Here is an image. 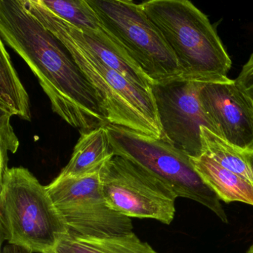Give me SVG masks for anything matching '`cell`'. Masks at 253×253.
<instances>
[{"instance_id":"6da1fadb","label":"cell","mask_w":253,"mask_h":253,"mask_svg":"<svg viewBox=\"0 0 253 253\" xmlns=\"http://www.w3.org/2000/svg\"><path fill=\"white\" fill-rule=\"evenodd\" d=\"M0 38L30 68L54 113L87 132L109 125L97 92L65 45L25 5L0 0Z\"/></svg>"},{"instance_id":"7a4b0ae2","label":"cell","mask_w":253,"mask_h":253,"mask_svg":"<svg viewBox=\"0 0 253 253\" xmlns=\"http://www.w3.org/2000/svg\"><path fill=\"white\" fill-rule=\"evenodd\" d=\"M25 5L63 45L100 98L108 123L164 140L153 91L140 88L106 66L87 46L78 29L45 8L40 0Z\"/></svg>"},{"instance_id":"3957f363","label":"cell","mask_w":253,"mask_h":253,"mask_svg":"<svg viewBox=\"0 0 253 253\" xmlns=\"http://www.w3.org/2000/svg\"><path fill=\"white\" fill-rule=\"evenodd\" d=\"M177 58L183 78L225 82L232 61L208 17L188 0H149L140 3Z\"/></svg>"},{"instance_id":"277c9868","label":"cell","mask_w":253,"mask_h":253,"mask_svg":"<svg viewBox=\"0 0 253 253\" xmlns=\"http://www.w3.org/2000/svg\"><path fill=\"white\" fill-rule=\"evenodd\" d=\"M69 232L46 186L24 167L0 175V241L32 253L51 251Z\"/></svg>"},{"instance_id":"5b68a950","label":"cell","mask_w":253,"mask_h":253,"mask_svg":"<svg viewBox=\"0 0 253 253\" xmlns=\"http://www.w3.org/2000/svg\"><path fill=\"white\" fill-rule=\"evenodd\" d=\"M106 127L115 155L129 160L152 173L177 198L196 201L228 223L220 200L200 177L190 157L164 140L120 126L109 124Z\"/></svg>"},{"instance_id":"8992f818","label":"cell","mask_w":253,"mask_h":253,"mask_svg":"<svg viewBox=\"0 0 253 253\" xmlns=\"http://www.w3.org/2000/svg\"><path fill=\"white\" fill-rule=\"evenodd\" d=\"M105 29L154 84L183 78L172 50L141 5L131 0H87Z\"/></svg>"},{"instance_id":"52a82bcc","label":"cell","mask_w":253,"mask_h":253,"mask_svg":"<svg viewBox=\"0 0 253 253\" xmlns=\"http://www.w3.org/2000/svg\"><path fill=\"white\" fill-rule=\"evenodd\" d=\"M100 181L108 205L120 214L167 225L174 220L177 197L158 177L129 160L115 155L100 170Z\"/></svg>"},{"instance_id":"ba28073f","label":"cell","mask_w":253,"mask_h":253,"mask_svg":"<svg viewBox=\"0 0 253 253\" xmlns=\"http://www.w3.org/2000/svg\"><path fill=\"white\" fill-rule=\"evenodd\" d=\"M46 188L69 232L108 238L133 232L131 218L108 205L100 172L79 178L56 177Z\"/></svg>"},{"instance_id":"9c48e42d","label":"cell","mask_w":253,"mask_h":253,"mask_svg":"<svg viewBox=\"0 0 253 253\" xmlns=\"http://www.w3.org/2000/svg\"><path fill=\"white\" fill-rule=\"evenodd\" d=\"M203 84L179 78L152 85L164 141L191 158L204 155L201 127L217 134L200 101Z\"/></svg>"},{"instance_id":"30bf717a","label":"cell","mask_w":253,"mask_h":253,"mask_svg":"<svg viewBox=\"0 0 253 253\" xmlns=\"http://www.w3.org/2000/svg\"><path fill=\"white\" fill-rule=\"evenodd\" d=\"M199 99L217 136L235 147L253 151V104L235 80L203 84Z\"/></svg>"},{"instance_id":"8fae6325","label":"cell","mask_w":253,"mask_h":253,"mask_svg":"<svg viewBox=\"0 0 253 253\" xmlns=\"http://www.w3.org/2000/svg\"><path fill=\"white\" fill-rule=\"evenodd\" d=\"M114 156L106 126L81 133L70 161L57 177L79 178L100 172L105 164Z\"/></svg>"},{"instance_id":"7c38bea8","label":"cell","mask_w":253,"mask_h":253,"mask_svg":"<svg viewBox=\"0 0 253 253\" xmlns=\"http://www.w3.org/2000/svg\"><path fill=\"white\" fill-rule=\"evenodd\" d=\"M192 165L204 183L226 204L241 202L253 206V185L226 169L206 155L191 158Z\"/></svg>"},{"instance_id":"4fadbf2b","label":"cell","mask_w":253,"mask_h":253,"mask_svg":"<svg viewBox=\"0 0 253 253\" xmlns=\"http://www.w3.org/2000/svg\"><path fill=\"white\" fill-rule=\"evenodd\" d=\"M40 1L45 8L81 30L85 36L97 40L113 49L127 54L125 49L105 29L101 20L87 0Z\"/></svg>"},{"instance_id":"5bb4252c","label":"cell","mask_w":253,"mask_h":253,"mask_svg":"<svg viewBox=\"0 0 253 253\" xmlns=\"http://www.w3.org/2000/svg\"><path fill=\"white\" fill-rule=\"evenodd\" d=\"M47 253H158L134 232L119 236L99 238L68 232Z\"/></svg>"},{"instance_id":"9a60e30c","label":"cell","mask_w":253,"mask_h":253,"mask_svg":"<svg viewBox=\"0 0 253 253\" xmlns=\"http://www.w3.org/2000/svg\"><path fill=\"white\" fill-rule=\"evenodd\" d=\"M0 115L19 116L31 121L30 100L13 66L3 41L0 40Z\"/></svg>"},{"instance_id":"2e32d148","label":"cell","mask_w":253,"mask_h":253,"mask_svg":"<svg viewBox=\"0 0 253 253\" xmlns=\"http://www.w3.org/2000/svg\"><path fill=\"white\" fill-rule=\"evenodd\" d=\"M204 154L253 185V151L244 150L201 127Z\"/></svg>"},{"instance_id":"e0dca14e","label":"cell","mask_w":253,"mask_h":253,"mask_svg":"<svg viewBox=\"0 0 253 253\" xmlns=\"http://www.w3.org/2000/svg\"><path fill=\"white\" fill-rule=\"evenodd\" d=\"M11 117L0 115V175L8 169V152L15 153L19 148L18 138L10 123Z\"/></svg>"},{"instance_id":"ac0fdd59","label":"cell","mask_w":253,"mask_h":253,"mask_svg":"<svg viewBox=\"0 0 253 253\" xmlns=\"http://www.w3.org/2000/svg\"><path fill=\"white\" fill-rule=\"evenodd\" d=\"M235 82L253 104V53L243 66Z\"/></svg>"},{"instance_id":"d6986e66","label":"cell","mask_w":253,"mask_h":253,"mask_svg":"<svg viewBox=\"0 0 253 253\" xmlns=\"http://www.w3.org/2000/svg\"><path fill=\"white\" fill-rule=\"evenodd\" d=\"M1 253H32L29 250L19 247V246L13 245V244H7L2 247Z\"/></svg>"},{"instance_id":"ffe728a7","label":"cell","mask_w":253,"mask_h":253,"mask_svg":"<svg viewBox=\"0 0 253 253\" xmlns=\"http://www.w3.org/2000/svg\"><path fill=\"white\" fill-rule=\"evenodd\" d=\"M246 253H253V244L249 247V249L247 250Z\"/></svg>"}]
</instances>
